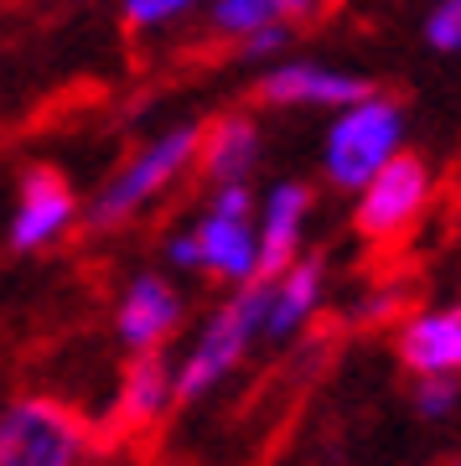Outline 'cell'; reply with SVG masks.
<instances>
[{"label":"cell","instance_id":"cell-1","mask_svg":"<svg viewBox=\"0 0 461 466\" xmlns=\"http://www.w3.org/2000/svg\"><path fill=\"white\" fill-rule=\"evenodd\" d=\"M198 140H202L198 119H177V125L156 130L150 140H140V146L88 192L83 223L94 233H115V228H125V223H135V218H146L156 202H166L187 177H192V167H198Z\"/></svg>","mask_w":461,"mask_h":466},{"label":"cell","instance_id":"cell-2","mask_svg":"<svg viewBox=\"0 0 461 466\" xmlns=\"http://www.w3.org/2000/svg\"><path fill=\"white\" fill-rule=\"evenodd\" d=\"M405 135H410L405 104L368 84L353 104L327 115V130H322V182L332 192L353 198L374 171L389 167L405 150Z\"/></svg>","mask_w":461,"mask_h":466},{"label":"cell","instance_id":"cell-3","mask_svg":"<svg viewBox=\"0 0 461 466\" xmlns=\"http://www.w3.org/2000/svg\"><path fill=\"white\" fill-rule=\"evenodd\" d=\"M260 321H264V290L260 280L239 285L218 300L208 321H202L192 342L171 358V383H177V404H198L218 394L223 383L244 368V358L260 348Z\"/></svg>","mask_w":461,"mask_h":466},{"label":"cell","instance_id":"cell-4","mask_svg":"<svg viewBox=\"0 0 461 466\" xmlns=\"http://www.w3.org/2000/svg\"><path fill=\"white\" fill-rule=\"evenodd\" d=\"M94 420L52 394H16L0 404V466H88Z\"/></svg>","mask_w":461,"mask_h":466},{"label":"cell","instance_id":"cell-5","mask_svg":"<svg viewBox=\"0 0 461 466\" xmlns=\"http://www.w3.org/2000/svg\"><path fill=\"white\" fill-rule=\"evenodd\" d=\"M198 244V275L229 285H254L260 280V238H254V187H208V202L187 223Z\"/></svg>","mask_w":461,"mask_h":466},{"label":"cell","instance_id":"cell-6","mask_svg":"<svg viewBox=\"0 0 461 466\" xmlns=\"http://www.w3.org/2000/svg\"><path fill=\"white\" fill-rule=\"evenodd\" d=\"M430 198H435L430 161L415 156V150H399L389 167H379L353 192V228L368 244H394L425 218Z\"/></svg>","mask_w":461,"mask_h":466},{"label":"cell","instance_id":"cell-7","mask_svg":"<svg viewBox=\"0 0 461 466\" xmlns=\"http://www.w3.org/2000/svg\"><path fill=\"white\" fill-rule=\"evenodd\" d=\"M83 202L78 187L67 182L57 167H26L16 182V208H11V249L42 254L57 249L67 233L78 228Z\"/></svg>","mask_w":461,"mask_h":466},{"label":"cell","instance_id":"cell-8","mask_svg":"<svg viewBox=\"0 0 461 466\" xmlns=\"http://www.w3.org/2000/svg\"><path fill=\"white\" fill-rule=\"evenodd\" d=\"M187 321V296L161 269H135L115 296V337L125 352H166Z\"/></svg>","mask_w":461,"mask_h":466},{"label":"cell","instance_id":"cell-9","mask_svg":"<svg viewBox=\"0 0 461 466\" xmlns=\"http://www.w3.org/2000/svg\"><path fill=\"white\" fill-rule=\"evenodd\" d=\"M264 290V321H260V342L270 348H285L296 342L327 306V259L322 254H296L285 269L264 275L260 280Z\"/></svg>","mask_w":461,"mask_h":466},{"label":"cell","instance_id":"cell-10","mask_svg":"<svg viewBox=\"0 0 461 466\" xmlns=\"http://www.w3.org/2000/svg\"><path fill=\"white\" fill-rule=\"evenodd\" d=\"M368 88V78H358L343 63H322V57H281V63L260 67V104L270 109H343Z\"/></svg>","mask_w":461,"mask_h":466},{"label":"cell","instance_id":"cell-11","mask_svg":"<svg viewBox=\"0 0 461 466\" xmlns=\"http://www.w3.org/2000/svg\"><path fill=\"white\" fill-rule=\"evenodd\" d=\"M394 358L410 379H461V300L405 311L394 327Z\"/></svg>","mask_w":461,"mask_h":466},{"label":"cell","instance_id":"cell-12","mask_svg":"<svg viewBox=\"0 0 461 466\" xmlns=\"http://www.w3.org/2000/svg\"><path fill=\"white\" fill-rule=\"evenodd\" d=\"M312 187L306 182H270L254 198V238H260V280L285 269L296 254H306V228H312Z\"/></svg>","mask_w":461,"mask_h":466},{"label":"cell","instance_id":"cell-13","mask_svg":"<svg viewBox=\"0 0 461 466\" xmlns=\"http://www.w3.org/2000/svg\"><path fill=\"white\" fill-rule=\"evenodd\" d=\"M177 404V383H171V358L166 352H130V363L115 383L109 400V431H150L161 425L166 410Z\"/></svg>","mask_w":461,"mask_h":466},{"label":"cell","instance_id":"cell-14","mask_svg":"<svg viewBox=\"0 0 461 466\" xmlns=\"http://www.w3.org/2000/svg\"><path fill=\"white\" fill-rule=\"evenodd\" d=\"M260 150H264V130L260 119L244 115V109H229L202 125V140H198V177L208 187H233V182H249L260 171Z\"/></svg>","mask_w":461,"mask_h":466},{"label":"cell","instance_id":"cell-15","mask_svg":"<svg viewBox=\"0 0 461 466\" xmlns=\"http://www.w3.org/2000/svg\"><path fill=\"white\" fill-rule=\"evenodd\" d=\"M264 26H291V5L285 0H208V32L233 47Z\"/></svg>","mask_w":461,"mask_h":466},{"label":"cell","instance_id":"cell-16","mask_svg":"<svg viewBox=\"0 0 461 466\" xmlns=\"http://www.w3.org/2000/svg\"><path fill=\"white\" fill-rule=\"evenodd\" d=\"M202 0H119V16L130 32H166L198 11Z\"/></svg>","mask_w":461,"mask_h":466},{"label":"cell","instance_id":"cell-17","mask_svg":"<svg viewBox=\"0 0 461 466\" xmlns=\"http://www.w3.org/2000/svg\"><path fill=\"white\" fill-rule=\"evenodd\" d=\"M405 311H410V306H405V290H399L394 280L368 285V290L347 306V327H384V321H399Z\"/></svg>","mask_w":461,"mask_h":466},{"label":"cell","instance_id":"cell-18","mask_svg":"<svg viewBox=\"0 0 461 466\" xmlns=\"http://www.w3.org/2000/svg\"><path fill=\"white\" fill-rule=\"evenodd\" d=\"M425 47L441 52V57H461V0H430Z\"/></svg>","mask_w":461,"mask_h":466},{"label":"cell","instance_id":"cell-19","mask_svg":"<svg viewBox=\"0 0 461 466\" xmlns=\"http://www.w3.org/2000/svg\"><path fill=\"white\" fill-rule=\"evenodd\" d=\"M461 404V379H415V415L451 420Z\"/></svg>","mask_w":461,"mask_h":466},{"label":"cell","instance_id":"cell-20","mask_svg":"<svg viewBox=\"0 0 461 466\" xmlns=\"http://www.w3.org/2000/svg\"><path fill=\"white\" fill-rule=\"evenodd\" d=\"M291 32H296V26H264V32L244 36V42H239V52H244L249 63L270 67V63H281V57H285V47H291Z\"/></svg>","mask_w":461,"mask_h":466},{"label":"cell","instance_id":"cell-21","mask_svg":"<svg viewBox=\"0 0 461 466\" xmlns=\"http://www.w3.org/2000/svg\"><path fill=\"white\" fill-rule=\"evenodd\" d=\"M166 265L177 275H198V244H192V228L166 233Z\"/></svg>","mask_w":461,"mask_h":466},{"label":"cell","instance_id":"cell-22","mask_svg":"<svg viewBox=\"0 0 461 466\" xmlns=\"http://www.w3.org/2000/svg\"><path fill=\"white\" fill-rule=\"evenodd\" d=\"M285 5H291V26H301V21L322 16V5H327V0H285Z\"/></svg>","mask_w":461,"mask_h":466},{"label":"cell","instance_id":"cell-23","mask_svg":"<svg viewBox=\"0 0 461 466\" xmlns=\"http://www.w3.org/2000/svg\"><path fill=\"white\" fill-rule=\"evenodd\" d=\"M451 466H461V456H456V461H451Z\"/></svg>","mask_w":461,"mask_h":466}]
</instances>
